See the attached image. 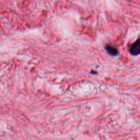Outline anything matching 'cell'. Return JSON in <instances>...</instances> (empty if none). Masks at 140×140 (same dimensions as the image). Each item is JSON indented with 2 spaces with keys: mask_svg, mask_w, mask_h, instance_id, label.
I'll return each mask as SVG.
<instances>
[{
  "mask_svg": "<svg viewBox=\"0 0 140 140\" xmlns=\"http://www.w3.org/2000/svg\"><path fill=\"white\" fill-rule=\"evenodd\" d=\"M130 53L133 56L138 55L140 54V39L133 43L130 48Z\"/></svg>",
  "mask_w": 140,
  "mask_h": 140,
  "instance_id": "cell-1",
  "label": "cell"
},
{
  "mask_svg": "<svg viewBox=\"0 0 140 140\" xmlns=\"http://www.w3.org/2000/svg\"><path fill=\"white\" fill-rule=\"evenodd\" d=\"M105 49L106 51L107 52V53L110 54L111 55L117 56L118 55V54H119L118 50L116 48L112 47V46L110 45H106L105 47Z\"/></svg>",
  "mask_w": 140,
  "mask_h": 140,
  "instance_id": "cell-2",
  "label": "cell"
}]
</instances>
